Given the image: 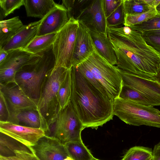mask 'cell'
Segmentation results:
<instances>
[{
    "mask_svg": "<svg viewBox=\"0 0 160 160\" xmlns=\"http://www.w3.org/2000/svg\"><path fill=\"white\" fill-rule=\"evenodd\" d=\"M24 0H0V9L5 17L24 5Z\"/></svg>",
    "mask_w": 160,
    "mask_h": 160,
    "instance_id": "d6a6232c",
    "label": "cell"
},
{
    "mask_svg": "<svg viewBox=\"0 0 160 160\" xmlns=\"http://www.w3.org/2000/svg\"><path fill=\"white\" fill-rule=\"evenodd\" d=\"M72 80L71 69H68L62 82L58 92L59 112L65 108L71 102Z\"/></svg>",
    "mask_w": 160,
    "mask_h": 160,
    "instance_id": "cb8c5ba5",
    "label": "cell"
},
{
    "mask_svg": "<svg viewBox=\"0 0 160 160\" xmlns=\"http://www.w3.org/2000/svg\"><path fill=\"white\" fill-rule=\"evenodd\" d=\"M126 14L123 4L122 2L118 7L110 16L107 18L108 27L113 28L119 27L124 23Z\"/></svg>",
    "mask_w": 160,
    "mask_h": 160,
    "instance_id": "4dcf8cb0",
    "label": "cell"
},
{
    "mask_svg": "<svg viewBox=\"0 0 160 160\" xmlns=\"http://www.w3.org/2000/svg\"><path fill=\"white\" fill-rule=\"evenodd\" d=\"M78 26V20L72 17L57 33L52 47L55 59L53 69L59 67L68 69L72 68V58Z\"/></svg>",
    "mask_w": 160,
    "mask_h": 160,
    "instance_id": "52a82bcc",
    "label": "cell"
},
{
    "mask_svg": "<svg viewBox=\"0 0 160 160\" xmlns=\"http://www.w3.org/2000/svg\"><path fill=\"white\" fill-rule=\"evenodd\" d=\"M152 155L151 148L135 146L130 148L121 160H148L152 157Z\"/></svg>",
    "mask_w": 160,
    "mask_h": 160,
    "instance_id": "83f0119b",
    "label": "cell"
},
{
    "mask_svg": "<svg viewBox=\"0 0 160 160\" xmlns=\"http://www.w3.org/2000/svg\"><path fill=\"white\" fill-rule=\"evenodd\" d=\"M103 1H92L80 11L76 19L83 22L89 30L108 35V27Z\"/></svg>",
    "mask_w": 160,
    "mask_h": 160,
    "instance_id": "4fadbf2b",
    "label": "cell"
},
{
    "mask_svg": "<svg viewBox=\"0 0 160 160\" xmlns=\"http://www.w3.org/2000/svg\"><path fill=\"white\" fill-rule=\"evenodd\" d=\"M41 19L36 36L57 33L67 23L69 19L66 8L62 4L56 3L52 10Z\"/></svg>",
    "mask_w": 160,
    "mask_h": 160,
    "instance_id": "2e32d148",
    "label": "cell"
},
{
    "mask_svg": "<svg viewBox=\"0 0 160 160\" xmlns=\"http://www.w3.org/2000/svg\"><path fill=\"white\" fill-rule=\"evenodd\" d=\"M41 19L23 25L16 34L2 48L8 51L24 49L36 36Z\"/></svg>",
    "mask_w": 160,
    "mask_h": 160,
    "instance_id": "e0dca14e",
    "label": "cell"
},
{
    "mask_svg": "<svg viewBox=\"0 0 160 160\" xmlns=\"http://www.w3.org/2000/svg\"><path fill=\"white\" fill-rule=\"evenodd\" d=\"M117 68L123 85L138 91L151 101L155 106H160V83L158 82Z\"/></svg>",
    "mask_w": 160,
    "mask_h": 160,
    "instance_id": "8fae6325",
    "label": "cell"
},
{
    "mask_svg": "<svg viewBox=\"0 0 160 160\" xmlns=\"http://www.w3.org/2000/svg\"><path fill=\"white\" fill-rule=\"evenodd\" d=\"M0 133V156L9 157L15 156L16 150H24L34 153L32 148L1 132Z\"/></svg>",
    "mask_w": 160,
    "mask_h": 160,
    "instance_id": "44dd1931",
    "label": "cell"
},
{
    "mask_svg": "<svg viewBox=\"0 0 160 160\" xmlns=\"http://www.w3.org/2000/svg\"><path fill=\"white\" fill-rule=\"evenodd\" d=\"M56 3L53 0H24L27 16L44 18L53 8Z\"/></svg>",
    "mask_w": 160,
    "mask_h": 160,
    "instance_id": "d6986e66",
    "label": "cell"
},
{
    "mask_svg": "<svg viewBox=\"0 0 160 160\" xmlns=\"http://www.w3.org/2000/svg\"><path fill=\"white\" fill-rule=\"evenodd\" d=\"M123 2L126 15L145 13L153 8L144 0H123Z\"/></svg>",
    "mask_w": 160,
    "mask_h": 160,
    "instance_id": "4316f807",
    "label": "cell"
},
{
    "mask_svg": "<svg viewBox=\"0 0 160 160\" xmlns=\"http://www.w3.org/2000/svg\"><path fill=\"white\" fill-rule=\"evenodd\" d=\"M103 0V7L106 18L110 16L123 1V0Z\"/></svg>",
    "mask_w": 160,
    "mask_h": 160,
    "instance_id": "d590c367",
    "label": "cell"
},
{
    "mask_svg": "<svg viewBox=\"0 0 160 160\" xmlns=\"http://www.w3.org/2000/svg\"><path fill=\"white\" fill-rule=\"evenodd\" d=\"M141 34L145 35H158L160 36V30L146 31Z\"/></svg>",
    "mask_w": 160,
    "mask_h": 160,
    "instance_id": "ab89813d",
    "label": "cell"
},
{
    "mask_svg": "<svg viewBox=\"0 0 160 160\" xmlns=\"http://www.w3.org/2000/svg\"><path fill=\"white\" fill-rule=\"evenodd\" d=\"M71 71V102L84 128L97 129L112 119L114 99L103 94L83 77L76 66H72Z\"/></svg>",
    "mask_w": 160,
    "mask_h": 160,
    "instance_id": "7a4b0ae2",
    "label": "cell"
},
{
    "mask_svg": "<svg viewBox=\"0 0 160 160\" xmlns=\"http://www.w3.org/2000/svg\"><path fill=\"white\" fill-rule=\"evenodd\" d=\"M107 34L118 68L155 80L160 70V53L147 44L141 33L124 26L108 27Z\"/></svg>",
    "mask_w": 160,
    "mask_h": 160,
    "instance_id": "6da1fadb",
    "label": "cell"
},
{
    "mask_svg": "<svg viewBox=\"0 0 160 160\" xmlns=\"http://www.w3.org/2000/svg\"><path fill=\"white\" fill-rule=\"evenodd\" d=\"M68 70L62 67L53 69L45 78L41 86L37 111L48 131L59 112L58 91Z\"/></svg>",
    "mask_w": 160,
    "mask_h": 160,
    "instance_id": "277c9868",
    "label": "cell"
},
{
    "mask_svg": "<svg viewBox=\"0 0 160 160\" xmlns=\"http://www.w3.org/2000/svg\"><path fill=\"white\" fill-rule=\"evenodd\" d=\"M98 160H99V159H98Z\"/></svg>",
    "mask_w": 160,
    "mask_h": 160,
    "instance_id": "c3c4849f",
    "label": "cell"
},
{
    "mask_svg": "<svg viewBox=\"0 0 160 160\" xmlns=\"http://www.w3.org/2000/svg\"><path fill=\"white\" fill-rule=\"evenodd\" d=\"M69 155L74 160H98L94 158L82 141L64 144Z\"/></svg>",
    "mask_w": 160,
    "mask_h": 160,
    "instance_id": "603a6c76",
    "label": "cell"
},
{
    "mask_svg": "<svg viewBox=\"0 0 160 160\" xmlns=\"http://www.w3.org/2000/svg\"><path fill=\"white\" fill-rule=\"evenodd\" d=\"M157 12L155 8H152L147 12L134 15H126L124 26L130 27L141 23L156 15Z\"/></svg>",
    "mask_w": 160,
    "mask_h": 160,
    "instance_id": "f546056e",
    "label": "cell"
},
{
    "mask_svg": "<svg viewBox=\"0 0 160 160\" xmlns=\"http://www.w3.org/2000/svg\"><path fill=\"white\" fill-rule=\"evenodd\" d=\"M32 148L39 160H64L69 156L64 144L50 135L41 138Z\"/></svg>",
    "mask_w": 160,
    "mask_h": 160,
    "instance_id": "5bb4252c",
    "label": "cell"
},
{
    "mask_svg": "<svg viewBox=\"0 0 160 160\" xmlns=\"http://www.w3.org/2000/svg\"><path fill=\"white\" fill-rule=\"evenodd\" d=\"M0 92L4 96L12 115L11 122L14 123L16 116L25 111H37L38 100L28 96L15 82L0 84Z\"/></svg>",
    "mask_w": 160,
    "mask_h": 160,
    "instance_id": "30bf717a",
    "label": "cell"
},
{
    "mask_svg": "<svg viewBox=\"0 0 160 160\" xmlns=\"http://www.w3.org/2000/svg\"><path fill=\"white\" fill-rule=\"evenodd\" d=\"M159 83H160V82H159Z\"/></svg>",
    "mask_w": 160,
    "mask_h": 160,
    "instance_id": "7dc6e473",
    "label": "cell"
},
{
    "mask_svg": "<svg viewBox=\"0 0 160 160\" xmlns=\"http://www.w3.org/2000/svg\"><path fill=\"white\" fill-rule=\"evenodd\" d=\"M23 25L18 16L0 21V47L7 43Z\"/></svg>",
    "mask_w": 160,
    "mask_h": 160,
    "instance_id": "ffe728a7",
    "label": "cell"
},
{
    "mask_svg": "<svg viewBox=\"0 0 160 160\" xmlns=\"http://www.w3.org/2000/svg\"><path fill=\"white\" fill-rule=\"evenodd\" d=\"M148 160H153L152 157Z\"/></svg>",
    "mask_w": 160,
    "mask_h": 160,
    "instance_id": "bcb514c9",
    "label": "cell"
},
{
    "mask_svg": "<svg viewBox=\"0 0 160 160\" xmlns=\"http://www.w3.org/2000/svg\"><path fill=\"white\" fill-rule=\"evenodd\" d=\"M12 113L2 93L0 92V121L12 122Z\"/></svg>",
    "mask_w": 160,
    "mask_h": 160,
    "instance_id": "836d02e7",
    "label": "cell"
},
{
    "mask_svg": "<svg viewBox=\"0 0 160 160\" xmlns=\"http://www.w3.org/2000/svg\"><path fill=\"white\" fill-rule=\"evenodd\" d=\"M82 63L91 72L110 98L114 99L119 97L123 82L116 66L110 63L96 49Z\"/></svg>",
    "mask_w": 160,
    "mask_h": 160,
    "instance_id": "8992f818",
    "label": "cell"
},
{
    "mask_svg": "<svg viewBox=\"0 0 160 160\" xmlns=\"http://www.w3.org/2000/svg\"><path fill=\"white\" fill-rule=\"evenodd\" d=\"M64 160H74L70 156L67 157Z\"/></svg>",
    "mask_w": 160,
    "mask_h": 160,
    "instance_id": "f6af8a7d",
    "label": "cell"
},
{
    "mask_svg": "<svg viewBox=\"0 0 160 160\" xmlns=\"http://www.w3.org/2000/svg\"><path fill=\"white\" fill-rule=\"evenodd\" d=\"M56 34L36 36L24 49L34 54L42 52L52 46Z\"/></svg>",
    "mask_w": 160,
    "mask_h": 160,
    "instance_id": "d4e9b609",
    "label": "cell"
},
{
    "mask_svg": "<svg viewBox=\"0 0 160 160\" xmlns=\"http://www.w3.org/2000/svg\"><path fill=\"white\" fill-rule=\"evenodd\" d=\"M147 44L157 52L160 53V36L158 35L142 34Z\"/></svg>",
    "mask_w": 160,
    "mask_h": 160,
    "instance_id": "8d00e7d4",
    "label": "cell"
},
{
    "mask_svg": "<svg viewBox=\"0 0 160 160\" xmlns=\"http://www.w3.org/2000/svg\"><path fill=\"white\" fill-rule=\"evenodd\" d=\"M155 80L159 82H160V70L157 75L155 78Z\"/></svg>",
    "mask_w": 160,
    "mask_h": 160,
    "instance_id": "7bdbcfd3",
    "label": "cell"
},
{
    "mask_svg": "<svg viewBox=\"0 0 160 160\" xmlns=\"http://www.w3.org/2000/svg\"><path fill=\"white\" fill-rule=\"evenodd\" d=\"M20 123L23 124L26 126L41 129L46 133L48 132L37 110H27L18 113L16 116L14 123L19 125Z\"/></svg>",
    "mask_w": 160,
    "mask_h": 160,
    "instance_id": "7402d4cb",
    "label": "cell"
},
{
    "mask_svg": "<svg viewBox=\"0 0 160 160\" xmlns=\"http://www.w3.org/2000/svg\"><path fill=\"white\" fill-rule=\"evenodd\" d=\"M153 160H160V142L156 145L152 150Z\"/></svg>",
    "mask_w": 160,
    "mask_h": 160,
    "instance_id": "74e56055",
    "label": "cell"
},
{
    "mask_svg": "<svg viewBox=\"0 0 160 160\" xmlns=\"http://www.w3.org/2000/svg\"><path fill=\"white\" fill-rule=\"evenodd\" d=\"M154 0H144L146 3L149 6L153 7V4Z\"/></svg>",
    "mask_w": 160,
    "mask_h": 160,
    "instance_id": "60d3db41",
    "label": "cell"
},
{
    "mask_svg": "<svg viewBox=\"0 0 160 160\" xmlns=\"http://www.w3.org/2000/svg\"><path fill=\"white\" fill-rule=\"evenodd\" d=\"M8 54V51H5L2 48L0 47V63L5 60Z\"/></svg>",
    "mask_w": 160,
    "mask_h": 160,
    "instance_id": "f35d334b",
    "label": "cell"
},
{
    "mask_svg": "<svg viewBox=\"0 0 160 160\" xmlns=\"http://www.w3.org/2000/svg\"><path fill=\"white\" fill-rule=\"evenodd\" d=\"M53 128V136L65 143L72 141H82V131L84 129L70 102L59 112Z\"/></svg>",
    "mask_w": 160,
    "mask_h": 160,
    "instance_id": "ba28073f",
    "label": "cell"
},
{
    "mask_svg": "<svg viewBox=\"0 0 160 160\" xmlns=\"http://www.w3.org/2000/svg\"><path fill=\"white\" fill-rule=\"evenodd\" d=\"M155 9L157 13L160 14V3L155 8Z\"/></svg>",
    "mask_w": 160,
    "mask_h": 160,
    "instance_id": "ee69618b",
    "label": "cell"
},
{
    "mask_svg": "<svg viewBox=\"0 0 160 160\" xmlns=\"http://www.w3.org/2000/svg\"><path fill=\"white\" fill-rule=\"evenodd\" d=\"M90 30L95 48L98 53L112 65H116L117 61L112 44L108 35Z\"/></svg>",
    "mask_w": 160,
    "mask_h": 160,
    "instance_id": "ac0fdd59",
    "label": "cell"
},
{
    "mask_svg": "<svg viewBox=\"0 0 160 160\" xmlns=\"http://www.w3.org/2000/svg\"><path fill=\"white\" fill-rule=\"evenodd\" d=\"M113 109L114 115L127 124L160 128V111L153 106L118 97L114 99Z\"/></svg>",
    "mask_w": 160,
    "mask_h": 160,
    "instance_id": "5b68a950",
    "label": "cell"
},
{
    "mask_svg": "<svg viewBox=\"0 0 160 160\" xmlns=\"http://www.w3.org/2000/svg\"><path fill=\"white\" fill-rule=\"evenodd\" d=\"M0 132L30 148L46 135L45 132L41 129L18 125L8 121H0Z\"/></svg>",
    "mask_w": 160,
    "mask_h": 160,
    "instance_id": "7c38bea8",
    "label": "cell"
},
{
    "mask_svg": "<svg viewBox=\"0 0 160 160\" xmlns=\"http://www.w3.org/2000/svg\"><path fill=\"white\" fill-rule=\"evenodd\" d=\"M118 97L122 99L131 100L141 104L155 106L151 101L142 94L138 91L123 85Z\"/></svg>",
    "mask_w": 160,
    "mask_h": 160,
    "instance_id": "484cf974",
    "label": "cell"
},
{
    "mask_svg": "<svg viewBox=\"0 0 160 160\" xmlns=\"http://www.w3.org/2000/svg\"><path fill=\"white\" fill-rule=\"evenodd\" d=\"M160 3V0H154L153 7L155 8Z\"/></svg>",
    "mask_w": 160,
    "mask_h": 160,
    "instance_id": "b9f144b4",
    "label": "cell"
},
{
    "mask_svg": "<svg viewBox=\"0 0 160 160\" xmlns=\"http://www.w3.org/2000/svg\"><path fill=\"white\" fill-rule=\"evenodd\" d=\"M52 47L42 52L41 57L37 61L21 68L15 75L16 82L28 96L36 100L39 97L44 79L55 67Z\"/></svg>",
    "mask_w": 160,
    "mask_h": 160,
    "instance_id": "3957f363",
    "label": "cell"
},
{
    "mask_svg": "<svg viewBox=\"0 0 160 160\" xmlns=\"http://www.w3.org/2000/svg\"><path fill=\"white\" fill-rule=\"evenodd\" d=\"M76 67L83 77L95 88L104 96L110 97L104 88L94 77L91 72L82 63L76 66Z\"/></svg>",
    "mask_w": 160,
    "mask_h": 160,
    "instance_id": "1f68e13d",
    "label": "cell"
},
{
    "mask_svg": "<svg viewBox=\"0 0 160 160\" xmlns=\"http://www.w3.org/2000/svg\"><path fill=\"white\" fill-rule=\"evenodd\" d=\"M8 51L7 56L0 63V84L15 82V75L19 69L25 65L36 62L42 56V52L34 54L24 49Z\"/></svg>",
    "mask_w": 160,
    "mask_h": 160,
    "instance_id": "9c48e42d",
    "label": "cell"
},
{
    "mask_svg": "<svg viewBox=\"0 0 160 160\" xmlns=\"http://www.w3.org/2000/svg\"><path fill=\"white\" fill-rule=\"evenodd\" d=\"M129 27L140 33L146 31L160 30V14L157 13L145 21Z\"/></svg>",
    "mask_w": 160,
    "mask_h": 160,
    "instance_id": "f1b7e54d",
    "label": "cell"
},
{
    "mask_svg": "<svg viewBox=\"0 0 160 160\" xmlns=\"http://www.w3.org/2000/svg\"><path fill=\"white\" fill-rule=\"evenodd\" d=\"M78 21L72 67L77 66L85 61L96 49L89 30L83 22Z\"/></svg>",
    "mask_w": 160,
    "mask_h": 160,
    "instance_id": "9a60e30c",
    "label": "cell"
},
{
    "mask_svg": "<svg viewBox=\"0 0 160 160\" xmlns=\"http://www.w3.org/2000/svg\"><path fill=\"white\" fill-rule=\"evenodd\" d=\"M16 155L5 157L0 156V160H39L34 153L24 150H16Z\"/></svg>",
    "mask_w": 160,
    "mask_h": 160,
    "instance_id": "e575fe53",
    "label": "cell"
}]
</instances>
